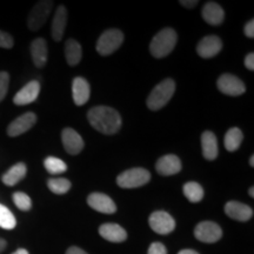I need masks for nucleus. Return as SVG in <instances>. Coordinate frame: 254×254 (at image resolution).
Returning <instances> with one entry per match:
<instances>
[{"label":"nucleus","instance_id":"b1692460","mask_svg":"<svg viewBox=\"0 0 254 254\" xmlns=\"http://www.w3.org/2000/svg\"><path fill=\"white\" fill-rule=\"evenodd\" d=\"M65 56L69 66H75L80 63L82 50L80 44L74 39H68L65 45Z\"/></svg>","mask_w":254,"mask_h":254},{"label":"nucleus","instance_id":"6e6552de","mask_svg":"<svg viewBox=\"0 0 254 254\" xmlns=\"http://www.w3.org/2000/svg\"><path fill=\"white\" fill-rule=\"evenodd\" d=\"M150 226L155 233L161 234H170L171 232L176 228V220L172 218V215L168 214L165 211H155L150 215Z\"/></svg>","mask_w":254,"mask_h":254},{"label":"nucleus","instance_id":"4be33fe9","mask_svg":"<svg viewBox=\"0 0 254 254\" xmlns=\"http://www.w3.org/2000/svg\"><path fill=\"white\" fill-rule=\"evenodd\" d=\"M202 155L207 160H214L218 157V140L214 133L206 131L201 134Z\"/></svg>","mask_w":254,"mask_h":254},{"label":"nucleus","instance_id":"6ab92c4d","mask_svg":"<svg viewBox=\"0 0 254 254\" xmlns=\"http://www.w3.org/2000/svg\"><path fill=\"white\" fill-rule=\"evenodd\" d=\"M202 18L206 23L209 25H213V26H218L224 21V9L219 4L214 1H208L206 2L201 11Z\"/></svg>","mask_w":254,"mask_h":254},{"label":"nucleus","instance_id":"4468645a","mask_svg":"<svg viewBox=\"0 0 254 254\" xmlns=\"http://www.w3.org/2000/svg\"><path fill=\"white\" fill-rule=\"evenodd\" d=\"M40 92V84L37 80H32L21 88L17 94L14 95L13 103L18 106H24L37 100Z\"/></svg>","mask_w":254,"mask_h":254},{"label":"nucleus","instance_id":"f03ea898","mask_svg":"<svg viewBox=\"0 0 254 254\" xmlns=\"http://www.w3.org/2000/svg\"><path fill=\"white\" fill-rule=\"evenodd\" d=\"M177 32L173 28H164L151 41L150 51L154 58H164L172 52L177 44Z\"/></svg>","mask_w":254,"mask_h":254},{"label":"nucleus","instance_id":"a19ab883","mask_svg":"<svg viewBox=\"0 0 254 254\" xmlns=\"http://www.w3.org/2000/svg\"><path fill=\"white\" fill-rule=\"evenodd\" d=\"M249 193H250V195L251 196H252V198H254V187L252 186V187H251V189H250V190H249Z\"/></svg>","mask_w":254,"mask_h":254},{"label":"nucleus","instance_id":"c9c22d12","mask_svg":"<svg viewBox=\"0 0 254 254\" xmlns=\"http://www.w3.org/2000/svg\"><path fill=\"white\" fill-rule=\"evenodd\" d=\"M198 2H199L198 0H182V1H180V4H182L184 7L193 8L198 5Z\"/></svg>","mask_w":254,"mask_h":254},{"label":"nucleus","instance_id":"2f4dec72","mask_svg":"<svg viewBox=\"0 0 254 254\" xmlns=\"http://www.w3.org/2000/svg\"><path fill=\"white\" fill-rule=\"evenodd\" d=\"M14 45V40L12 38L11 34H8L7 32L0 31V47L1 49H12Z\"/></svg>","mask_w":254,"mask_h":254},{"label":"nucleus","instance_id":"f3484780","mask_svg":"<svg viewBox=\"0 0 254 254\" xmlns=\"http://www.w3.org/2000/svg\"><path fill=\"white\" fill-rule=\"evenodd\" d=\"M30 50L34 65L38 68H43L46 65L47 57H49V47H47L46 40L43 38H37L31 43Z\"/></svg>","mask_w":254,"mask_h":254},{"label":"nucleus","instance_id":"a211bd4d","mask_svg":"<svg viewBox=\"0 0 254 254\" xmlns=\"http://www.w3.org/2000/svg\"><path fill=\"white\" fill-rule=\"evenodd\" d=\"M72 92H73V100H74L75 105L78 106H82L90 99L91 95V88L90 84H88L86 79L77 77L74 78L72 84Z\"/></svg>","mask_w":254,"mask_h":254},{"label":"nucleus","instance_id":"39448f33","mask_svg":"<svg viewBox=\"0 0 254 254\" xmlns=\"http://www.w3.org/2000/svg\"><path fill=\"white\" fill-rule=\"evenodd\" d=\"M124 34L120 30L111 28L105 31L97 41V52L101 56H110L122 46Z\"/></svg>","mask_w":254,"mask_h":254},{"label":"nucleus","instance_id":"4c0bfd02","mask_svg":"<svg viewBox=\"0 0 254 254\" xmlns=\"http://www.w3.org/2000/svg\"><path fill=\"white\" fill-rule=\"evenodd\" d=\"M6 246H7V243H6L5 239H2V238H0V253L2 252L6 249Z\"/></svg>","mask_w":254,"mask_h":254},{"label":"nucleus","instance_id":"412c9836","mask_svg":"<svg viewBox=\"0 0 254 254\" xmlns=\"http://www.w3.org/2000/svg\"><path fill=\"white\" fill-rule=\"evenodd\" d=\"M99 234L111 243H123L127 239V232L118 224H104L99 227Z\"/></svg>","mask_w":254,"mask_h":254},{"label":"nucleus","instance_id":"9b49d317","mask_svg":"<svg viewBox=\"0 0 254 254\" xmlns=\"http://www.w3.org/2000/svg\"><path fill=\"white\" fill-rule=\"evenodd\" d=\"M87 204L91 208L100 212V213L113 214L117 211V206L114 204L113 200L109 195L104 194V193H92V194L88 195Z\"/></svg>","mask_w":254,"mask_h":254},{"label":"nucleus","instance_id":"f8f14e48","mask_svg":"<svg viewBox=\"0 0 254 254\" xmlns=\"http://www.w3.org/2000/svg\"><path fill=\"white\" fill-rule=\"evenodd\" d=\"M62 140L66 152L72 155L80 153L85 146L80 134L75 132L73 128H69V127L63 129Z\"/></svg>","mask_w":254,"mask_h":254},{"label":"nucleus","instance_id":"c756f323","mask_svg":"<svg viewBox=\"0 0 254 254\" xmlns=\"http://www.w3.org/2000/svg\"><path fill=\"white\" fill-rule=\"evenodd\" d=\"M12 199H13L14 205L17 206V207L20 209V211L27 212L32 208V200H31L30 196L26 194V193L15 192V193H13V196H12Z\"/></svg>","mask_w":254,"mask_h":254},{"label":"nucleus","instance_id":"ddd939ff","mask_svg":"<svg viewBox=\"0 0 254 254\" xmlns=\"http://www.w3.org/2000/svg\"><path fill=\"white\" fill-rule=\"evenodd\" d=\"M222 49L220 38L217 36H207L202 38L196 46V52L201 58H212L217 56Z\"/></svg>","mask_w":254,"mask_h":254},{"label":"nucleus","instance_id":"20e7f679","mask_svg":"<svg viewBox=\"0 0 254 254\" xmlns=\"http://www.w3.org/2000/svg\"><path fill=\"white\" fill-rule=\"evenodd\" d=\"M151 180V173L141 167L127 170L117 178V184L122 189H136L147 184Z\"/></svg>","mask_w":254,"mask_h":254},{"label":"nucleus","instance_id":"f257e3e1","mask_svg":"<svg viewBox=\"0 0 254 254\" xmlns=\"http://www.w3.org/2000/svg\"><path fill=\"white\" fill-rule=\"evenodd\" d=\"M87 119L92 127L103 134H114L122 127V117L112 107L95 106L87 113Z\"/></svg>","mask_w":254,"mask_h":254},{"label":"nucleus","instance_id":"473e14b6","mask_svg":"<svg viewBox=\"0 0 254 254\" xmlns=\"http://www.w3.org/2000/svg\"><path fill=\"white\" fill-rule=\"evenodd\" d=\"M147 254H167V250L161 243H153L148 249Z\"/></svg>","mask_w":254,"mask_h":254},{"label":"nucleus","instance_id":"dca6fc26","mask_svg":"<svg viewBox=\"0 0 254 254\" xmlns=\"http://www.w3.org/2000/svg\"><path fill=\"white\" fill-rule=\"evenodd\" d=\"M155 168L161 176H173L182 171V161L177 155L166 154L157 161Z\"/></svg>","mask_w":254,"mask_h":254},{"label":"nucleus","instance_id":"5701e85b","mask_svg":"<svg viewBox=\"0 0 254 254\" xmlns=\"http://www.w3.org/2000/svg\"><path fill=\"white\" fill-rule=\"evenodd\" d=\"M27 167L24 163H18L12 166L7 172H5L1 177V182L6 186H15L19 182L26 177Z\"/></svg>","mask_w":254,"mask_h":254},{"label":"nucleus","instance_id":"e433bc0d","mask_svg":"<svg viewBox=\"0 0 254 254\" xmlns=\"http://www.w3.org/2000/svg\"><path fill=\"white\" fill-rule=\"evenodd\" d=\"M66 254H87V253L85 252L84 250L79 249V247H77V246H72V247H69L67 251H66Z\"/></svg>","mask_w":254,"mask_h":254},{"label":"nucleus","instance_id":"7c9ffc66","mask_svg":"<svg viewBox=\"0 0 254 254\" xmlns=\"http://www.w3.org/2000/svg\"><path fill=\"white\" fill-rule=\"evenodd\" d=\"M8 85H9V74L7 72L1 71L0 72V103L5 99L6 94H7Z\"/></svg>","mask_w":254,"mask_h":254},{"label":"nucleus","instance_id":"cd10ccee","mask_svg":"<svg viewBox=\"0 0 254 254\" xmlns=\"http://www.w3.org/2000/svg\"><path fill=\"white\" fill-rule=\"evenodd\" d=\"M17 225V220L9 209L0 204V227L4 228V230H13Z\"/></svg>","mask_w":254,"mask_h":254},{"label":"nucleus","instance_id":"c85d7f7f","mask_svg":"<svg viewBox=\"0 0 254 254\" xmlns=\"http://www.w3.org/2000/svg\"><path fill=\"white\" fill-rule=\"evenodd\" d=\"M44 165H45L47 172L51 174H60L67 170V165L65 164V161L55 157H47L44 161Z\"/></svg>","mask_w":254,"mask_h":254},{"label":"nucleus","instance_id":"393cba45","mask_svg":"<svg viewBox=\"0 0 254 254\" xmlns=\"http://www.w3.org/2000/svg\"><path fill=\"white\" fill-rule=\"evenodd\" d=\"M243 139V132L238 127H233V128L228 129L226 135H225V147L230 152L237 151L240 147Z\"/></svg>","mask_w":254,"mask_h":254},{"label":"nucleus","instance_id":"72a5a7b5","mask_svg":"<svg viewBox=\"0 0 254 254\" xmlns=\"http://www.w3.org/2000/svg\"><path fill=\"white\" fill-rule=\"evenodd\" d=\"M245 34H246V37L251 38V39L254 38V20H253V19H252V20H250L249 23L246 24Z\"/></svg>","mask_w":254,"mask_h":254},{"label":"nucleus","instance_id":"58836bf2","mask_svg":"<svg viewBox=\"0 0 254 254\" xmlns=\"http://www.w3.org/2000/svg\"><path fill=\"white\" fill-rule=\"evenodd\" d=\"M178 254H199L194 250H182Z\"/></svg>","mask_w":254,"mask_h":254},{"label":"nucleus","instance_id":"0eeeda50","mask_svg":"<svg viewBox=\"0 0 254 254\" xmlns=\"http://www.w3.org/2000/svg\"><path fill=\"white\" fill-rule=\"evenodd\" d=\"M194 236L201 243L214 244L221 239V227L213 221H201L196 225Z\"/></svg>","mask_w":254,"mask_h":254},{"label":"nucleus","instance_id":"f704fd0d","mask_svg":"<svg viewBox=\"0 0 254 254\" xmlns=\"http://www.w3.org/2000/svg\"><path fill=\"white\" fill-rule=\"evenodd\" d=\"M245 66L250 69V71H253L254 69V55L253 53L247 55L246 59H245Z\"/></svg>","mask_w":254,"mask_h":254},{"label":"nucleus","instance_id":"7ed1b4c3","mask_svg":"<svg viewBox=\"0 0 254 254\" xmlns=\"http://www.w3.org/2000/svg\"><path fill=\"white\" fill-rule=\"evenodd\" d=\"M174 91H176V82L173 79H165L155 86L148 95L147 107L152 111H158L166 105L171 98L173 97Z\"/></svg>","mask_w":254,"mask_h":254},{"label":"nucleus","instance_id":"1a4fd4ad","mask_svg":"<svg viewBox=\"0 0 254 254\" xmlns=\"http://www.w3.org/2000/svg\"><path fill=\"white\" fill-rule=\"evenodd\" d=\"M217 85L221 93L232 95V97L244 94L246 91L245 84L239 78L236 77V75L228 74V73L219 77Z\"/></svg>","mask_w":254,"mask_h":254},{"label":"nucleus","instance_id":"aec40b11","mask_svg":"<svg viewBox=\"0 0 254 254\" xmlns=\"http://www.w3.org/2000/svg\"><path fill=\"white\" fill-rule=\"evenodd\" d=\"M66 25H67V9L64 7V6H59L56 11L55 18L52 20V27H51V33H52L53 40H62Z\"/></svg>","mask_w":254,"mask_h":254},{"label":"nucleus","instance_id":"ea45409f","mask_svg":"<svg viewBox=\"0 0 254 254\" xmlns=\"http://www.w3.org/2000/svg\"><path fill=\"white\" fill-rule=\"evenodd\" d=\"M12 254H30V253H28L25 249H19V250L15 251L14 253H12Z\"/></svg>","mask_w":254,"mask_h":254},{"label":"nucleus","instance_id":"a878e982","mask_svg":"<svg viewBox=\"0 0 254 254\" xmlns=\"http://www.w3.org/2000/svg\"><path fill=\"white\" fill-rule=\"evenodd\" d=\"M183 192L190 202H199L204 198V189L195 182H190L184 185Z\"/></svg>","mask_w":254,"mask_h":254},{"label":"nucleus","instance_id":"bb28decb","mask_svg":"<svg viewBox=\"0 0 254 254\" xmlns=\"http://www.w3.org/2000/svg\"><path fill=\"white\" fill-rule=\"evenodd\" d=\"M47 186L55 194H65L71 190L72 184L65 178H52L47 182Z\"/></svg>","mask_w":254,"mask_h":254},{"label":"nucleus","instance_id":"79ce46f5","mask_svg":"<svg viewBox=\"0 0 254 254\" xmlns=\"http://www.w3.org/2000/svg\"><path fill=\"white\" fill-rule=\"evenodd\" d=\"M250 165L252 167H254V155H252V157H251V159H250Z\"/></svg>","mask_w":254,"mask_h":254},{"label":"nucleus","instance_id":"423d86ee","mask_svg":"<svg viewBox=\"0 0 254 254\" xmlns=\"http://www.w3.org/2000/svg\"><path fill=\"white\" fill-rule=\"evenodd\" d=\"M53 7V1L49 0H41L37 2L34 7L32 8L27 19V26L31 31H38L44 25L46 24L47 19H49L51 11Z\"/></svg>","mask_w":254,"mask_h":254},{"label":"nucleus","instance_id":"9d476101","mask_svg":"<svg viewBox=\"0 0 254 254\" xmlns=\"http://www.w3.org/2000/svg\"><path fill=\"white\" fill-rule=\"evenodd\" d=\"M37 123V116L33 112H27L21 114L20 117H18L17 119H14L13 122L9 124L7 127V134L8 136H19L24 133H26L27 131L36 125Z\"/></svg>","mask_w":254,"mask_h":254},{"label":"nucleus","instance_id":"2eb2a0df","mask_svg":"<svg viewBox=\"0 0 254 254\" xmlns=\"http://www.w3.org/2000/svg\"><path fill=\"white\" fill-rule=\"evenodd\" d=\"M225 213L233 220L245 222L253 217V209L243 202L228 201L225 205Z\"/></svg>","mask_w":254,"mask_h":254}]
</instances>
